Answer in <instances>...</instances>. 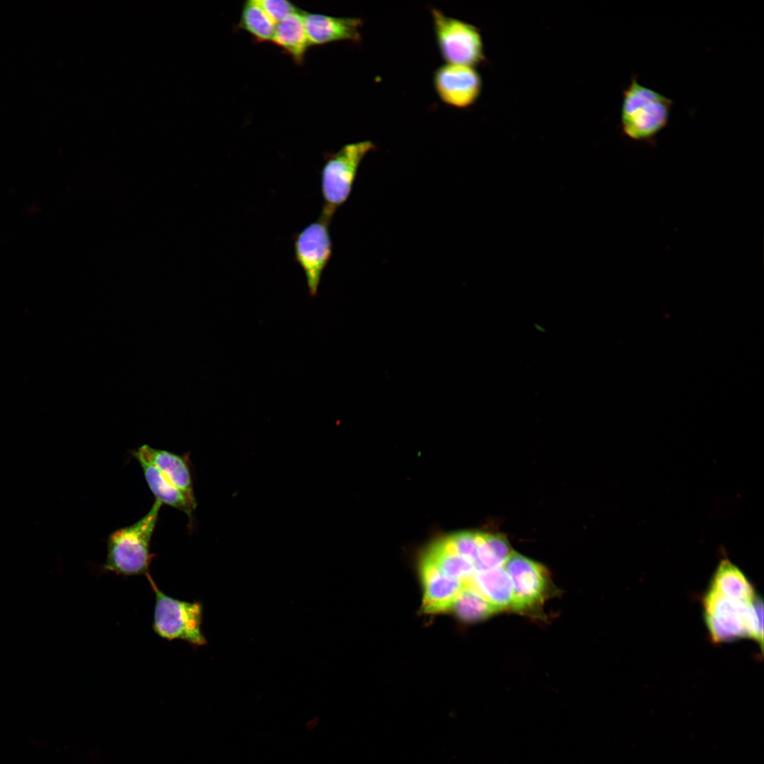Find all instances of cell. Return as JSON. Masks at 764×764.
<instances>
[{
	"instance_id": "1",
	"label": "cell",
	"mask_w": 764,
	"mask_h": 764,
	"mask_svg": "<svg viewBox=\"0 0 764 764\" xmlns=\"http://www.w3.org/2000/svg\"><path fill=\"white\" fill-rule=\"evenodd\" d=\"M161 506L155 499L142 518L109 535L103 570L125 576H146L149 573V566L154 557L150 552L151 541Z\"/></svg>"
},
{
	"instance_id": "2",
	"label": "cell",
	"mask_w": 764,
	"mask_h": 764,
	"mask_svg": "<svg viewBox=\"0 0 764 764\" xmlns=\"http://www.w3.org/2000/svg\"><path fill=\"white\" fill-rule=\"evenodd\" d=\"M673 103L632 76L623 91L620 125L623 135L635 141L654 144L656 136L668 123Z\"/></svg>"
},
{
	"instance_id": "3",
	"label": "cell",
	"mask_w": 764,
	"mask_h": 764,
	"mask_svg": "<svg viewBox=\"0 0 764 764\" xmlns=\"http://www.w3.org/2000/svg\"><path fill=\"white\" fill-rule=\"evenodd\" d=\"M705 620L714 642L739 637L756 640L763 649V601L745 602L727 598L710 588L703 599Z\"/></svg>"
},
{
	"instance_id": "4",
	"label": "cell",
	"mask_w": 764,
	"mask_h": 764,
	"mask_svg": "<svg viewBox=\"0 0 764 764\" xmlns=\"http://www.w3.org/2000/svg\"><path fill=\"white\" fill-rule=\"evenodd\" d=\"M376 148L371 141L349 143L328 154L320 174L323 199L321 213L332 217L349 198L359 167L366 156Z\"/></svg>"
},
{
	"instance_id": "5",
	"label": "cell",
	"mask_w": 764,
	"mask_h": 764,
	"mask_svg": "<svg viewBox=\"0 0 764 764\" xmlns=\"http://www.w3.org/2000/svg\"><path fill=\"white\" fill-rule=\"evenodd\" d=\"M146 577L155 594L152 625L154 632L169 641L183 640L197 647L206 644L207 641L201 628L202 604L169 596L158 589L150 573Z\"/></svg>"
},
{
	"instance_id": "6",
	"label": "cell",
	"mask_w": 764,
	"mask_h": 764,
	"mask_svg": "<svg viewBox=\"0 0 764 764\" xmlns=\"http://www.w3.org/2000/svg\"><path fill=\"white\" fill-rule=\"evenodd\" d=\"M436 42L447 64L475 66L485 59L479 29L464 21L431 8Z\"/></svg>"
},
{
	"instance_id": "7",
	"label": "cell",
	"mask_w": 764,
	"mask_h": 764,
	"mask_svg": "<svg viewBox=\"0 0 764 764\" xmlns=\"http://www.w3.org/2000/svg\"><path fill=\"white\" fill-rule=\"evenodd\" d=\"M332 217L323 213L295 235V260L303 271L308 293L316 296L323 272L332 254L330 223Z\"/></svg>"
},
{
	"instance_id": "8",
	"label": "cell",
	"mask_w": 764,
	"mask_h": 764,
	"mask_svg": "<svg viewBox=\"0 0 764 764\" xmlns=\"http://www.w3.org/2000/svg\"><path fill=\"white\" fill-rule=\"evenodd\" d=\"M502 567L512 582V610L525 613L537 611L549 594L550 578L545 568L514 551Z\"/></svg>"
},
{
	"instance_id": "9",
	"label": "cell",
	"mask_w": 764,
	"mask_h": 764,
	"mask_svg": "<svg viewBox=\"0 0 764 764\" xmlns=\"http://www.w3.org/2000/svg\"><path fill=\"white\" fill-rule=\"evenodd\" d=\"M435 91L444 103L458 108L474 104L481 93L482 79L473 66L445 64L433 74Z\"/></svg>"
},
{
	"instance_id": "10",
	"label": "cell",
	"mask_w": 764,
	"mask_h": 764,
	"mask_svg": "<svg viewBox=\"0 0 764 764\" xmlns=\"http://www.w3.org/2000/svg\"><path fill=\"white\" fill-rule=\"evenodd\" d=\"M423 589L422 608L424 613H439L448 610L465 584L443 573L424 555L419 563Z\"/></svg>"
},
{
	"instance_id": "11",
	"label": "cell",
	"mask_w": 764,
	"mask_h": 764,
	"mask_svg": "<svg viewBox=\"0 0 764 764\" xmlns=\"http://www.w3.org/2000/svg\"><path fill=\"white\" fill-rule=\"evenodd\" d=\"M303 17L310 46L348 41L358 43L361 40L363 21L356 17H335L303 11Z\"/></svg>"
},
{
	"instance_id": "12",
	"label": "cell",
	"mask_w": 764,
	"mask_h": 764,
	"mask_svg": "<svg viewBox=\"0 0 764 764\" xmlns=\"http://www.w3.org/2000/svg\"><path fill=\"white\" fill-rule=\"evenodd\" d=\"M135 458H141L156 467L173 485L197 505L189 454L175 453L144 444L132 451Z\"/></svg>"
},
{
	"instance_id": "13",
	"label": "cell",
	"mask_w": 764,
	"mask_h": 764,
	"mask_svg": "<svg viewBox=\"0 0 764 764\" xmlns=\"http://www.w3.org/2000/svg\"><path fill=\"white\" fill-rule=\"evenodd\" d=\"M467 585L478 591L497 612L512 609V582L502 566L476 571Z\"/></svg>"
},
{
	"instance_id": "14",
	"label": "cell",
	"mask_w": 764,
	"mask_h": 764,
	"mask_svg": "<svg viewBox=\"0 0 764 764\" xmlns=\"http://www.w3.org/2000/svg\"><path fill=\"white\" fill-rule=\"evenodd\" d=\"M302 11L295 12L276 24L272 42L292 58L301 64L311 47L303 17Z\"/></svg>"
},
{
	"instance_id": "15",
	"label": "cell",
	"mask_w": 764,
	"mask_h": 764,
	"mask_svg": "<svg viewBox=\"0 0 764 764\" xmlns=\"http://www.w3.org/2000/svg\"><path fill=\"white\" fill-rule=\"evenodd\" d=\"M139 463L146 482L155 497L162 504H166L187 515L192 521L193 512L197 507L185 494L173 485L156 467L141 458H136Z\"/></svg>"
},
{
	"instance_id": "16",
	"label": "cell",
	"mask_w": 764,
	"mask_h": 764,
	"mask_svg": "<svg viewBox=\"0 0 764 764\" xmlns=\"http://www.w3.org/2000/svg\"><path fill=\"white\" fill-rule=\"evenodd\" d=\"M710 589L734 600L753 602L756 597L753 585L742 571L728 559L718 565Z\"/></svg>"
},
{
	"instance_id": "17",
	"label": "cell",
	"mask_w": 764,
	"mask_h": 764,
	"mask_svg": "<svg viewBox=\"0 0 764 764\" xmlns=\"http://www.w3.org/2000/svg\"><path fill=\"white\" fill-rule=\"evenodd\" d=\"M443 573L465 585L476 572L473 563L458 555L445 538L432 545L424 554Z\"/></svg>"
},
{
	"instance_id": "18",
	"label": "cell",
	"mask_w": 764,
	"mask_h": 764,
	"mask_svg": "<svg viewBox=\"0 0 764 764\" xmlns=\"http://www.w3.org/2000/svg\"><path fill=\"white\" fill-rule=\"evenodd\" d=\"M448 612L464 622L472 623L484 620L497 611L478 591L465 585L451 604Z\"/></svg>"
},
{
	"instance_id": "19",
	"label": "cell",
	"mask_w": 764,
	"mask_h": 764,
	"mask_svg": "<svg viewBox=\"0 0 764 764\" xmlns=\"http://www.w3.org/2000/svg\"><path fill=\"white\" fill-rule=\"evenodd\" d=\"M276 23L254 0L242 7L238 28L249 33L257 42H272Z\"/></svg>"
},
{
	"instance_id": "20",
	"label": "cell",
	"mask_w": 764,
	"mask_h": 764,
	"mask_svg": "<svg viewBox=\"0 0 764 764\" xmlns=\"http://www.w3.org/2000/svg\"><path fill=\"white\" fill-rule=\"evenodd\" d=\"M445 539L456 552L474 563L478 551L479 533L458 532Z\"/></svg>"
},
{
	"instance_id": "21",
	"label": "cell",
	"mask_w": 764,
	"mask_h": 764,
	"mask_svg": "<svg viewBox=\"0 0 764 764\" xmlns=\"http://www.w3.org/2000/svg\"><path fill=\"white\" fill-rule=\"evenodd\" d=\"M254 1L276 24L288 16L300 11L294 4L286 0Z\"/></svg>"
},
{
	"instance_id": "22",
	"label": "cell",
	"mask_w": 764,
	"mask_h": 764,
	"mask_svg": "<svg viewBox=\"0 0 764 764\" xmlns=\"http://www.w3.org/2000/svg\"><path fill=\"white\" fill-rule=\"evenodd\" d=\"M485 543L493 558L500 565L508 559L511 553L509 542L502 535L482 533Z\"/></svg>"
}]
</instances>
